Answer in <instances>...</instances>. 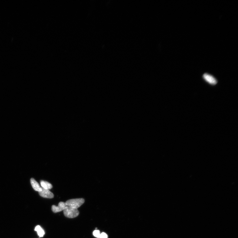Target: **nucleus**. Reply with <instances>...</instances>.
Listing matches in <instances>:
<instances>
[{
  "label": "nucleus",
  "instance_id": "obj_1",
  "mask_svg": "<svg viewBox=\"0 0 238 238\" xmlns=\"http://www.w3.org/2000/svg\"><path fill=\"white\" fill-rule=\"evenodd\" d=\"M84 199L82 198L71 199L66 201L65 203L67 206L74 208L77 209L84 203Z\"/></svg>",
  "mask_w": 238,
  "mask_h": 238
},
{
  "label": "nucleus",
  "instance_id": "obj_2",
  "mask_svg": "<svg viewBox=\"0 0 238 238\" xmlns=\"http://www.w3.org/2000/svg\"><path fill=\"white\" fill-rule=\"evenodd\" d=\"M63 214L65 216L69 218H73L78 216L79 212L77 209L74 208L67 206L63 210Z\"/></svg>",
  "mask_w": 238,
  "mask_h": 238
},
{
  "label": "nucleus",
  "instance_id": "obj_3",
  "mask_svg": "<svg viewBox=\"0 0 238 238\" xmlns=\"http://www.w3.org/2000/svg\"><path fill=\"white\" fill-rule=\"evenodd\" d=\"M67 207L65 203L64 202H61L59 203L58 206H56L54 205L52 206V210L53 212L55 213L63 211Z\"/></svg>",
  "mask_w": 238,
  "mask_h": 238
},
{
  "label": "nucleus",
  "instance_id": "obj_4",
  "mask_svg": "<svg viewBox=\"0 0 238 238\" xmlns=\"http://www.w3.org/2000/svg\"><path fill=\"white\" fill-rule=\"evenodd\" d=\"M203 78L205 80L210 84L215 85L217 84V81L214 77L211 75L208 74H205L203 75Z\"/></svg>",
  "mask_w": 238,
  "mask_h": 238
},
{
  "label": "nucleus",
  "instance_id": "obj_5",
  "mask_svg": "<svg viewBox=\"0 0 238 238\" xmlns=\"http://www.w3.org/2000/svg\"><path fill=\"white\" fill-rule=\"evenodd\" d=\"M40 195L44 198H52L54 197L53 194L49 190L42 189L41 191L39 192Z\"/></svg>",
  "mask_w": 238,
  "mask_h": 238
},
{
  "label": "nucleus",
  "instance_id": "obj_6",
  "mask_svg": "<svg viewBox=\"0 0 238 238\" xmlns=\"http://www.w3.org/2000/svg\"><path fill=\"white\" fill-rule=\"evenodd\" d=\"M30 182L32 187L35 190L38 192L41 191L43 188L40 187V185L35 181L34 179L32 178L30 179Z\"/></svg>",
  "mask_w": 238,
  "mask_h": 238
},
{
  "label": "nucleus",
  "instance_id": "obj_7",
  "mask_svg": "<svg viewBox=\"0 0 238 238\" xmlns=\"http://www.w3.org/2000/svg\"><path fill=\"white\" fill-rule=\"evenodd\" d=\"M41 186L43 189L46 190H50L53 187L52 185L49 182L43 180L40 181Z\"/></svg>",
  "mask_w": 238,
  "mask_h": 238
},
{
  "label": "nucleus",
  "instance_id": "obj_8",
  "mask_svg": "<svg viewBox=\"0 0 238 238\" xmlns=\"http://www.w3.org/2000/svg\"><path fill=\"white\" fill-rule=\"evenodd\" d=\"M35 230L37 232L38 236L40 237H43L45 234V232L41 227L38 225L35 227Z\"/></svg>",
  "mask_w": 238,
  "mask_h": 238
},
{
  "label": "nucleus",
  "instance_id": "obj_9",
  "mask_svg": "<svg viewBox=\"0 0 238 238\" xmlns=\"http://www.w3.org/2000/svg\"><path fill=\"white\" fill-rule=\"evenodd\" d=\"M93 235L95 237L97 238H100L101 235L100 231L98 230H95L93 232Z\"/></svg>",
  "mask_w": 238,
  "mask_h": 238
},
{
  "label": "nucleus",
  "instance_id": "obj_10",
  "mask_svg": "<svg viewBox=\"0 0 238 238\" xmlns=\"http://www.w3.org/2000/svg\"><path fill=\"white\" fill-rule=\"evenodd\" d=\"M108 236L107 234L105 233V232H102L101 234L100 237V238H107Z\"/></svg>",
  "mask_w": 238,
  "mask_h": 238
}]
</instances>
